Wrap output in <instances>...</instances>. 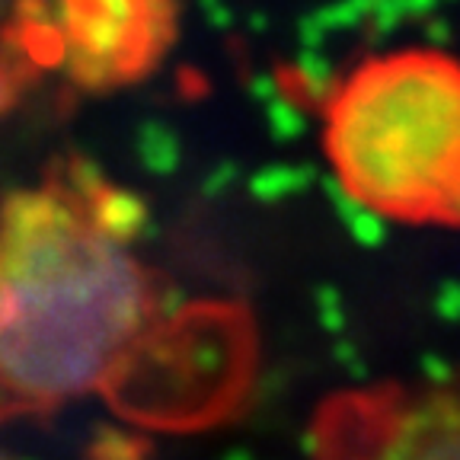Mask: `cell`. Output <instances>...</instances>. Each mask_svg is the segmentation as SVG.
<instances>
[{
    "instance_id": "11",
    "label": "cell",
    "mask_w": 460,
    "mask_h": 460,
    "mask_svg": "<svg viewBox=\"0 0 460 460\" xmlns=\"http://www.w3.org/2000/svg\"><path fill=\"white\" fill-rule=\"evenodd\" d=\"M438 7V0H367V36L374 42L390 39L402 22L429 20Z\"/></svg>"
},
{
    "instance_id": "9",
    "label": "cell",
    "mask_w": 460,
    "mask_h": 460,
    "mask_svg": "<svg viewBox=\"0 0 460 460\" xmlns=\"http://www.w3.org/2000/svg\"><path fill=\"white\" fill-rule=\"evenodd\" d=\"M320 170L314 164H269V166H259L256 172L246 176V192L250 199H256V205H281L288 199H297L304 195L307 189L320 186Z\"/></svg>"
},
{
    "instance_id": "4",
    "label": "cell",
    "mask_w": 460,
    "mask_h": 460,
    "mask_svg": "<svg viewBox=\"0 0 460 460\" xmlns=\"http://www.w3.org/2000/svg\"><path fill=\"white\" fill-rule=\"evenodd\" d=\"M55 65L84 93L141 84L180 39V0H45Z\"/></svg>"
},
{
    "instance_id": "1",
    "label": "cell",
    "mask_w": 460,
    "mask_h": 460,
    "mask_svg": "<svg viewBox=\"0 0 460 460\" xmlns=\"http://www.w3.org/2000/svg\"><path fill=\"white\" fill-rule=\"evenodd\" d=\"M160 285L49 180L0 201V422L51 412L112 381Z\"/></svg>"
},
{
    "instance_id": "22",
    "label": "cell",
    "mask_w": 460,
    "mask_h": 460,
    "mask_svg": "<svg viewBox=\"0 0 460 460\" xmlns=\"http://www.w3.org/2000/svg\"><path fill=\"white\" fill-rule=\"evenodd\" d=\"M16 7H20V0H0V20H4V16L13 13Z\"/></svg>"
},
{
    "instance_id": "21",
    "label": "cell",
    "mask_w": 460,
    "mask_h": 460,
    "mask_svg": "<svg viewBox=\"0 0 460 460\" xmlns=\"http://www.w3.org/2000/svg\"><path fill=\"white\" fill-rule=\"evenodd\" d=\"M419 29H422V36L431 51H445L451 45V22L441 20V16H429Z\"/></svg>"
},
{
    "instance_id": "18",
    "label": "cell",
    "mask_w": 460,
    "mask_h": 460,
    "mask_svg": "<svg viewBox=\"0 0 460 460\" xmlns=\"http://www.w3.org/2000/svg\"><path fill=\"white\" fill-rule=\"evenodd\" d=\"M246 93H250V100L256 102L259 109H266L272 100H279L285 90H281V80L279 74L272 71H256L246 77Z\"/></svg>"
},
{
    "instance_id": "19",
    "label": "cell",
    "mask_w": 460,
    "mask_h": 460,
    "mask_svg": "<svg viewBox=\"0 0 460 460\" xmlns=\"http://www.w3.org/2000/svg\"><path fill=\"white\" fill-rule=\"evenodd\" d=\"M26 77H29V74L20 71V67H16L13 61L0 51V115L7 112V109L16 102V96H20V86H22V80H26Z\"/></svg>"
},
{
    "instance_id": "12",
    "label": "cell",
    "mask_w": 460,
    "mask_h": 460,
    "mask_svg": "<svg viewBox=\"0 0 460 460\" xmlns=\"http://www.w3.org/2000/svg\"><path fill=\"white\" fill-rule=\"evenodd\" d=\"M262 119H266V128H269V137L275 144H291L297 137L307 135L310 128V115L304 106H297L295 100L288 93H281L279 100H272L266 109H262Z\"/></svg>"
},
{
    "instance_id": "7",
    "label": "cell",
    "mask_w": 460,
    "mask_h": 460,
    "mask_svg": "<svg viewBox=\"0 0 460 460\" xmlns=\"http://www.w3.org/2000/svg\"><path fill=\"white\" fill-rule=\"evenodd\" d=\"M320 189H323L326 201H330L332 215L339 217L342 230L355 240V243L365 246V250H381V246L387 243L390 221L381 215V211H374L371 205L355 199L336 176H323V180H320Z\"/></svg>"
},
{
    "instance_id": "23",
    "label": "cell",
    "mask_w": 460,
    "mask_h": 460,
    "mask_svg": "<svg viewBox=\"0 0 460 460\" xmlns=\"http://www.w3.org/2000/svg\"><path fill=\"white\" fill-rule=\"evenodd\" d=\"M0 460H13V457H7V454H0Z\"/></svg>"
},
{
    "instance_id": "17",
    "label": "cell",
    "mask_w": 460,
    "mask_h": 460,
    "mask_svg": "<svg viewBox=\"0 0 460 460\" xmlns=\"http://www.w3.org/2000/svg\"><path fill=\"white\" fill-rule=\"evenodd\" d=\"M419 374H422V384H429V387H451L454 381H460L457 367L435 352H425L419 358Z\"/></svg>"
},
{
    "instance_id": "13",
    "label": "cell",
    "mask_w": 460,
    "mask_h": 460,
    "mask_svg": "<svg viewBox=\"0 0 460 460\" xmlns=\"http://www.w3.org/2000/svg\"><path fill=\"white\" fill-rule=\"evenodd\" d=\"M310 301H314V316L320 330L330 332L332 339H342L345 326H349V310H345V297L332 281H320V285L310 291Z\"/></svg>"
},
{
    "instance_id": "8",
    "label": "cell",
    "mask_w": 460,
    "mask_h": 460,
    "mask_svg": "<svg viewBox=\"0 0 460 460\" xmlns=\"http://www.w3.org/2000/svg\"><path fill=\"white\" fill-rule=\"evenodd\" d=\"M131 151L141 170L154 180H170L182 166V137L164 119H144L131 135Z\"/></svg>"
},
{
    "instance_id": "2",
    "label": "cell",
    "mask_w": 460,
    "mask_h": 460,
    "mask_svg": "<svg viewBox=\"0 0 460 460\" xmlns=\"http://www.w3.org/2000/svg\"><path fill=\"white\" fill-rule=\"evenodd\" d=\"M332 176L387 221L460 227V61L365 58L323 106Z\"/></svg>"
},
{
    "instance_id": "10",
    "label": "cell",
    "mask_w": 460,
    "mask_h": 460,
    "mask_svg": "<svg viewBox=\"0 0 460 460\" xmlns=\"http://www.w3.org/2000/svg\"><path fill=\"white\" fill-rule=\"evenodd\" d=\"M151 454L154 445L144 435L112 422L93 425L86 441V460H151Z\"/></svg>"
},
{
    "instance_id": "6",
    "label": "cell",
    "mask_w": 460,
    "mask_h": 460,
    "mask_svg": "<svg viewBox=\"0 0 460 460\" xmlns=\"http://www.w3.org/2000/svg\"><path fill=\"white\" fill-rule=\"evenodd\" d=\"M285 90L297 106H316L323 109L332 100V93L339 90L342 77H339L332 58L323 49H297V55L291 58V65L285 71H275Z\"/></svg>"
},
{
    "instance_id": "3",
    "label": "cell",
    "mask_w": 460,
    "mask_h": 460,
    "mask_svg": "<svg viewBox=\"0 0 460 460\" xmlns=\"http://www.w3.org/2000/svg\"><path fill=\"white\" fill-rule=\"evenodd\" d=\"M314 460H460V381L339 394L304 431Z\"/></svg>"
},
{
    "instance_id": "16",
    "label": "cell",
    "mask_w": 460,
    "mask_h": 460,
    "mask_svg": "<svg viewBox=\"0 0 460 460\" xmlns=\"http://www.w3.org/2000/svg\"><path fill=\"white\" fill-rule=\"evenodd\" d=\"M431 310L445 323H460V279L438 281L435 295H431Z\"/></svg>"
},
{
    "instance_id": "14",
    "label": "cell",
    "mask_w": 460,
    "mask_h": 460,
    "mask_svg": "<svg viewBox=\"0 0 460 460\" xmlns=\"http://www.w3.org/2000/svg\"><path fill=\"white\" fill-rule=\"evenodd\" d=\"M240 180H243V170H240L237 160H217V164L205 172V180H201V195H205V199H221V195H227Z\"/></svg>"
},
{
    "instance_id": "5",
    "label": "cell",
    "mask_w": 460,
    "mask_h": 460,
    "mask_svg": "<svg viewBox=\"0 0 460 460\" xmlns=\"http://www.w3.org/2000/svg\"><path fill=\"white\" fill-rule=\"evenodd\" d=\"M80 208L86 211V217L93 221V227L100 230L102 237L115 240L119 246H135L157 234V221H154L147 199L137 195L135 189L115 186L112 180L93 199L84 201Z\"/></svg>"
},
{
    "instance_id": "20",
    "label": "cell",
    "mask_w": 460,
    "mask_h": 460,
    "mask_svg": "<svg viewBox=\"0 0 460 460\" xmlns=\"http://www.w3.org/2000/svg\"><path fill=\"white\" fill-rule=\"evenodd\" d=\"M201 13H205V20H208V26L215 29V32H230L234 29V10L224 4V0H199Z\"/></svg>"
},
{
    "instance_id": "15",
    "label": "cell",
    "mask_w": 460,
    "mask_h": 460,
    "mask_svg": "<svg viewBox=\"0 0 460 460\" xmlns=\"http://www.w3.org/2000/svg\"><path fill=\"white\" fill-rule=\"evenodd\" d=\"M332 361H336V365L358 384H367V377H371L367 358L361 355L358 342H352V339L342 336V339H336V342H332Z\"/></svg>"
}]
</instances>
